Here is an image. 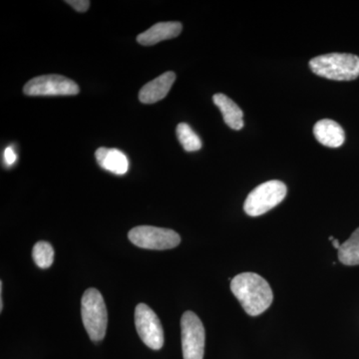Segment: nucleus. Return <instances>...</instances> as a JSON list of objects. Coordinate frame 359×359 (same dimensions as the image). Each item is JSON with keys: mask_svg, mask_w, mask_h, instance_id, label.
<instances>
[{"mask_svg": "<svg viewBox=\"0 0 359 359\" xmlns=\"http://www.w3.org/2000/svg\"><path fill=\"white\" fill-rule=\"evenodd\" d=\"M212 101L221 111L224 123L230 128L238 131L244 127V113L231 98L218 93L212 97Z\"/></svg>", "mask_w": 359, "mask_h": 359, "instance_id": "nucleus-13", "label": "nucleus"}, {"mask_svg": "<svg viewBox=\"0 0 359 359\" xmlns=\"http://www.w3.org/2000/svg\"><path fill=\"white\" fill-rule=\"evenodd\" d=\"M79 86L62 75H42L28 81L23 92L28 96H70L79 93Z\"/></svg>", "mask_w": 359, "mask_h": 359, "instance_id": "nucleus-7", "label": "nucleus"}, {"mask_svg": "<svg viewBox=\"0 0 359 359\" xmlns=\"http://www.w3.org/2000/svg\"><path fill=\"white\" fill-rule=\"evenodd\" d=\"M313 134L316 140L330 148H339L346 140L344 129L334 120L323 119L316 123Z\"/></svg>", "mask_w": 359, "mask_h": 359, "instance_id": "nucleus-11", "label": "nucleus"}, {"mask_svg": "<svg viewBox=\"0 0 359 359\" xmlns=\"http://www.w3.org/2000/svg\"><path fill=\"white\" fill-rule=\"evenodd\" d=\"M318 76L337 81H351L359 76V57L351 53H330L309 61Z\"/></svg>", "mask_w": 359, "mask_h": 359, "instance_id": "nucleus-2", "label": "nucleus"}, {"mask_svg": "<svg viewBox=\"0 0 359 359\" xmlns=\"http://www.w3.org/2000/svg\"><path fill=\"white\" fill-rule=\"evenodd\" d=\"M287 192V186L278 180L261 184L248 196L244 205L245 212L250 217L266 214L285 200Z\"/></svg>", "mask_w": 359, "mask_h": 359, "instance_id": "nucleus-4", "label": "nucleus"}, {"mask_svg": "<svg viewBox=\"0 0 359 359\" xmlns=\"http://www.w3.org/2000/svg\"><path fill=\"white\" fill-rule=\"evenodd\" d=\"M128 237L132 244L148 250L174 249L181 243L176 231L151 226H136L129 231Z\"/></svg>", "mask_w": 359, "mask_h": 359, "instance_id": "nucleus-5", "label": "nucleus"}, {"mask_svg": "<svg viewBox=\"0 0 359 359\" xmlns=\"http://www.w3.org/2000/svg\"><path fill=\"white\" fill-rule=\"evenodd\" d=\"M182 29L183 26L180 22H159L149 28L147 32L139 34L137 36V41L143 46H152L163 40L176 39L182 32Z\"/></svg>", "mask_w": 359, "mask_h": 359, "instance_id": "nucleus-10", "label": "nucleus"}, {"mask_svg": "<svg viewBox=\"0 0 359 359\" xmlns=\"http://www.w3.org/2000/svg\"><path fill=\"white\" fill-rule=\"evenodd\" d=\"M135 325L139 337L151 349L159 351L164 346V330L157 314L147 304H140L135 309Z\"/></svg>", "mask_w": 359, "mask_h": 359, "instance_id": "nucleus-8", "label": "nucleus"}, {"mask_svg": "<svg viewBox=\"0 0 359 359\" xmlns=\"http://www.w3.org/2000/svg\"><path fill=\"white\" fill-rule=\"evenodd\" d=\"M332 245H334L335 249L339 250L340 245H341L339 244V240H337V238H334V240L332 241Z\"/></svg>", "mask_w": 359, "mask_h": 359, "instance_id": "nucleus-19", "label": "nucleus"}, {"mask_svg": "<svg viewBox=\"0 0 359 359\" xmlns=\"http://www.w3.org/2000/svg\"><path fill=\"white\" fill-rule=\"evenodd\" d=\"M32 257L40 269L50 268L54 261V250L47 242H39L33 247Z\"/></svg>", "mask_w": 359, "mask_h": 359, "instance_id": "nucleus-16", "label": "nucleus"}, {"mask_svg": "<svg viewBox=\"0 0 359 359\" xmlns=\"http://www.w3.org/2000/svg\"><path fill=\"white\" fill-rule=\"evenodd\" d=\"M181 330L184 359H203L205 334L199 316L193 311H186L182 316Z\"/></svg>", "mask_w": 359, "mask_h": 359, "instance_id": "nucleus-6", "label": "nucleus"}, {"mask_svg": "<svg viewBox=\"0 0 359 359\" xmlns=\"http://www.w3.org/2000/svg\"><path fill=\"white\" fill-rule=\"evenodd\" d=\"M175 80L176 74L172 71L160 75L159 77L144 85L143 88L139 92V99L144 104H153L162 100L169 93Z\"/></svg>", "mask_w": 359, "mask_h": 359, "instance_id": "nucleus-9", "label": "nucleus"}, {"mask_svg": "<svg viewBox=\"0 0 359 359\" xmlns=\"http://www.w3.org/2000/svg\"><path fill=\"white\" fill-rule=\"evenodd\" d=\"M95 157L99 166L111 173L124 175L128 171L129 161L126 155L117 149L99 148Z\"/></svg>", "mask_w": 359, "mask_h": 359, "instance_id": "nucleus-12", "label": "nucleus"}, {"mask_svg": "<svg viewBox=\"0 0 359 359\" xmlns=\"http://www.w3.org/2000/svg\"><path fill=\"white\" fill-rule=\"evenodd\" d=\"M83 325L93 341H101L107 330L108 314L102 294L95 289L84 292L81 301Z\"/></svg>", "mask_w": 359, "mask_h": 359, "instance_id": "nucleus-3", "label": "nucleus"}, {"mask_svg": "<svg viewBox=\"0 0 359 359\" xmlns=\"http://www.w3.org/2000/svg\"><path fill=\"white\" fill-rule=\"evenodd\" d=\"M16 154L14 152L13 147H7L6 151L4 153V159L6 161V164L7 166H11L15 163L16 161Z\"/></svg>", "mask_w": 359, "mask_h": 359, "instance_id": "nucleus-18", "label": "nucleus"}, {"mask_svg": "<svg viewBox=\"0 0 359 359\" xmlns=\"http://www.w3.org/2000/svg\"><path fill=\"white\" fill-rule=\"evenodd\" d=\"M339 259L346 266H358L359 264V228L339 250Z\"/></svg>", "mask_w": 359, "mask_h": 359, "instance_id": "nucleus-14", "label": "nucleus"}, {"mask_svg": "<svg viewBox=\"0 0 359 359\" xmlns=\"http://www.w3.org/2000/svg\"><path fill=\"white\" fill-rule=\"evenodd\" d=\"M231 290L242 304L245 313L252 316L263 313L273 302V290L263 276L244 273L231 280Z\"/></svg>", "mask_w": 359, "mask_h": 359, "instance_id": "nucleus-1", "label": "nucleus"}, {"mask_svg": "<svg viewBox=\"0 0 359 359\" xmlns=\"http://www.w3.org/2000/svg\"><path fill=\"white\" fill-rule=\"evenodd\" d=\"M65 2L72 6L78 13H86L90 6L88 0H68Z\"/></svg>", "mask_w": 359, "mask_h": 359, "instance_id": "nucleus-17", "label": "nucleus"}, {"mask_svg": "<svg viewBox=\"0 0 359 359\" xmlns=\"http://www.w3.org/2000/svg\"><path fill=\"white\" fill-rule=\"evenodd\" d=\"M177 136L187 152H195L202 148L200 137L187 123H180L177 126Z\"/></svg>", "mask_w": 359, "mask_h": 359, "instance_id": "nucleus-15", "label": "nucleus"}]
</instances>
